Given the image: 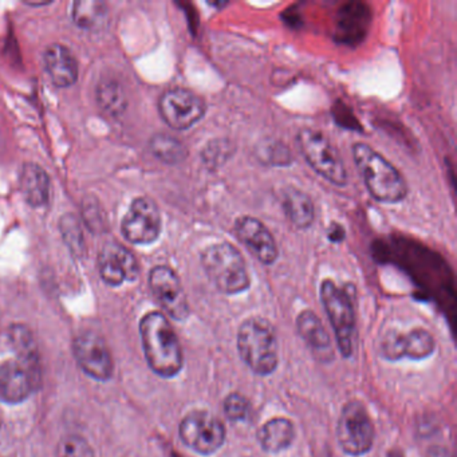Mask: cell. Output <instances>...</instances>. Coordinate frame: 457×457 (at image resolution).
Wrapping results in <instances>:
<instances>
[{"instance_id": "1", "label": "cell", "mask_w": 457, "mask_h": 457, "mask_svg": "<svg viewBox=\"0 0 457 457\" xmlns=\"http://www.w3.org/2000/svg\"><path fill=\"white\" fill-rule=\"evenodd\" d=\"M141 341L153 372L163 378H173L184 366L179 338L163 313H148L139 322Z\"/></svg>"}, {"instance_id": "2", "label": "cell", "mask_w": 457, "mask_h": 457, "mask_svg": "<svg viewBox=\"0 0 457 457\" xmlns=\"http://www.w3.org/2000/svg\"><path fill=\"white\" fill-rule=\"evenodd\" d=\"M353 158L365 185L374 200L397 204L408 194V184L401 172L365 142L353 145Z\"/></svg>"}, {"instance_id": "3", "label": "cell", "mask_w": 457, "mask_h": 457, "mask_svg": "<svg viewBox=\"0 0 457 457\" xmlns=\"http://www.w3.org/2000/svg\"><path fill=\"white\" fill-rule=\"evenodd\" d=\"M237 351L252 373L270 375L279 363L275 327L262 317L246 319L237 330Z\"/></svg>"}, {"instance_id": "4", "label": "cell", "mask_w": 457, "mask_h": 457, "mask_svg": "<svg viewBox=\"0 0 457 457\" xmlns=\"http://www.w3.org/2000/svg\"><path fill=\"white\" fill-rule=\"evenodd\" d=\"M201 265L208 279L225 295H237L251 286L247 264L231 243H213L201 252Z\"/></svg>"}, {"instance_id": "5", "label": "cell", "mask_w": 457, "mask_h": 457, "mask_svg": "<svg viewBox=\"0 0 457 457\" xmlns=\"http://www.w3.org/2000/svg\"><path fill=\"white\" fill-rule=\"evenodd\" d=\"M299 151L320 177L337 187H346L349 182L346 166L330 139L322 132L305 127L296 134Z\"/></svg>"}, {"instance_id": "6", "label": "cell", "mask_w": 457, "mask_h": 457, "mask_svg": "<svg viewBox=\"0 0 457 457\" xmlns=\"http://www.w3.org/2000/svg\"><path fill=\"white\" fill-rule=\"evenodd\" d=\"M319 296L329 317L337 345L344 358H350L354 351L356 314L349 292L338 287L332 279H325L319 289Z\"/></svg>"}, {"instance_id": "7", "label": "cell", "mask_w": 457, "mask_h": 457, "mask_svg": "<svg viewBox=\"0 0 457 457\" xmlns=\"http://www.w3.org/2000/svg\"><path fill=\"white\" fill-rule=\"evenodd\" d=\"M337 440L349 456H363L372 451L373 421L362 402L353 400L342 408L337 424Z\"/></svg>"}, {"instance_id": "8", "label": "cell", "mask_w": 457, "mask_h": 457, "mask_svg": "<svg viewBox=\"0 0 457 457\" xmlns=\"http://www.w3.org/2000/svg\"><path fill=\"white\" fill-rule=\"evenodd\" d=\"M179 433L182 443L201 456L222 449L227 430L222 421L207 411H194L181 420Z\"/></svg>"}, {"instance_id": "9", "label": "cell", "mask_w": 457, "mask_h": 457, "mask_svg": "<svg viewBox=\"0 0 457 457\" xmlns=\"http://www.w3.org/2000/svg\"><path fill=\"white\" fill-rule=\"evenodd\" d=\"M41 382L39 361L37 354L19 356L0 365V400L7 403H19L38 388Z\"/></svg>"}, {"instance_id": "10", "label": "cell", "mask_w": 457, "mask_h": 457, "mask_svg": "<svg viewBox=\"0 0 457 457\" xmlns=\"http://www.w3.org/2000/svg\"><path fill=\"white\" fill-rule=\"evenodd\" d=\"M158 111L168 126L187 130L203 120L207 113V102L192 90L175 87L161 96Z\"/></svg>"}, {"instance_id": "11", "label": "cell", "mask_w": 457, "mask_h": 457, "mask_svg": "<svg viewBox=\"0 0 457 457\" xmlns=\"http://www.w3.org/2000/svg\"><path fill=\"white\" fill-rule=\"evenodd\" d=\"M149 284L158 305L170 318L184 320L189 315V305L177 274L166 267H154L149 277Z\"/></svg>"}, {"instance_id": "12", "label": "cell", "mask_w": 457, "mask_h": 457, "mask_svg": "<svg viewBox=\"0 0 457 457\" xmlns=\"http://www.w3.org/2000/svg\"><path fill=\"white\" fill-rule=\"evenodd\" d=\"M125 237L136 244H151L161 232V215L148 197L136 199L123 222Z\"/></svg>"}, {"instance_id": "13", "label": "cell", "mask_w": 457, "mask_h": 457, "mask_svg": "<svg viewBox=\"0 0 457 457\" xmlns=\"http://www.w3.org/2000/svg\"><path fill=\"white\" fill-rule=\"evenodd\" d=\"M434 350L436 341L425 329H413L409 332H389L381 344L382 357L389 361L427 360Z\"/></svg>"}, {"instance_id": "14", "label": "cell", "mask_w": 457, "mask_h": 457, "mask_svg": "<svg viewBox=\"0 0 457 457\" xmlns=\"http://www.w3.org/2000/svg\"><path fill=\"white\" fill-rule=\"evenodd\" d=\"M74 356L84 373L97 381H108L113 372L109 349L96 332H82L74 341Z\"/></svg>"}, {"instance_id": "15", "label": "cell", "mask_w": 457, "mask_h": 457, "mask_svg": "<svg viewBox=\"0 0 457 457\" xmlns=\"http://www.w3.org/2000/svg\"><path fill=\"white\" fill-rule=\"evenodd\" d=\"M237 240L264 265H273L277 261V242L265 224L252 216H240L234 224Z\"/></svg>"}, {"instance_id": "16", "label": "cell", "mask_w": 457, "mask_h": 457, "mask_svg": "<svg viewBox=\"0 0 457 457\" xmlns=\"http://www.w3.org/2000/svg\"><path fill=\"white\" fill-rule=\"evenodd\" d=\"M98 267L102 279L111 286H120L125 280H136L139 263L130 251L117 243H108L99 252Z\"/></svg>"}, {"instance_id": "17", "label": "cell", "mask_w": 457, "mask_h": 457, "mask_svg": "<svg viewBox=\"0 0 457 457\" xmlns=\"http://www.w3.org/2000/svg\"><path fill=\"white\" fill-rule=\"evenodd\" d=\"M44 66L51 81L59 87L75 83L78 78V65L69 49L62 44H51L44 53Z\"/></svg>"}, {"instance_id": "18", "label": "cell", "mask_w": 457, "mask_h": 457, "mask_svg": "<svg viewBox=\"0 0 457 457\" xmlns=\"http://www.w3.org/2000/svg\"><path fill=\"white\" fill-rule=\"evenodd\" d=\"M296 332L319 358H329L332 354L330 335L314 311L305 310L296 317Z\"/></svg>"}, {"instance_id": "19", "label": "cell", "mask_w": 457, "mask_h": 457, "mask_svg": "<svg viewBox=\"0 0 457 457\" xmlns=\"http://www.w3.org/2000/svg\"><path fill=\"white\" fill-rule=\"evenodd\" d=\"M282 208L292 223L299 230H307L315 220V207L308 194L292 185L282 191Z\"/></svg>"}, {"instance_id": "20", "label": "cell", "mask_w": 457, "mask_h": 457, "mask_svg": "<svg viewBox=\"0 0 457 457\" xmlns=\"http://www.w3.org/2000/svg\"><path fill=\"white\" fill-rule=\"evenodd\" d=\"M258 440L264 452L270 455H277L289 449L294 443L295 427L289 418H271L258 432Z\"/></svg>"}, {"instance_id": "21", "label": "cell", "mask_w": 457, "mask_h": 457, "mask_svg": "<svg viewBox=\"0 0 457 457\" xmlns=\"http://www.w3.org/2000/svg\"><path fill=\"white\" fill-rule=\"evenodd\" d=\"M20 189L30 206H44L50 194V180L47 173L41 166L26 164L20 173Z\"/></svg>"}, {"instance_id": "22", "label": "cell", "mask_w": 457, "mask_h": 457, "mask_svg": "<svg viewBox=\"0 0 457 457\" xmlns=\"http://www.w3.org/2000/svg\"><path fill=\"white\" fill-rule=\"evenodd\" d=\"M151 145L153 153L168 164H179L188 154L182 142L168 134H157L153 137Z\"/></svg>"}, {"instance_id": "23", "label": "cell", "mask_w": 457, "mask_h": 457, "mask_svg": "<svg viewBox=\"0 0 457 457\" xmlns=\"http://www.w3.org/2000/svg\"><path fill=\"white\" fill-rule=\"evenodd\" d=\"M105 14V3L101 1H78L74 4V19L81 27L97 26Z\"/></svg>"}, {"instance_id": "24", "label": "cell", "mask_w": 457, "mask_h": 457, "mask_svg": "<svg viewBox=\"0 0 457 457\" xmlns=\"http://www.w3.org/2000/svg\"><path fill=\"white\" fill-rule=\"evenodd\" d=\"M98 99L99 104L111 113H118L125 106V98L120 84L113 81L101 83L98 89Z\"/></svg>"}, {"instance_id": "25", "label": "cell", "mask_w": 457, "mask_h": 457, "mask_svg": "<svg viewBox=\"0 0 457 457\" xmlns=\"http://www.w3.org/2000/svg\"><path fill=\"white\" fill-rule=\"evenodd\" d=\"M223 411L230 421L242 422L249 418L251 403L243 394L231 393L223 401Z\"/></svg>"}, {"instance_id": "26", "label": "cell", "mask_w": 457, "mask_h": 457, "mask_svg": "<svg viewBox=\"0 0 457 457\" xmlns=\"http://www.w3.org/2000/svg\"><path fill=\"white\" fill-rule=\"evenodd\" d=\"M56 457H96L89 443L80 436L65 437L56 448Z\"/></svg>"}, {"instance_id": "27", "label": "cell", "mask_w": 457, "mask_h": 457, "mask_svg": "<svg viewBox=\"0 0 457 457\" xmlns=\"http://www.w3.org/2000/svg\"><path fill=\"white\" fill-rule=\"evenodd\" d=\"M232 154V144L227 139H215L208 142L203 151L204 163L209 166H220Z\"/></svg>"}, {"instance_id": "28", "label": "cell", "mask_w": 457, "mask_h": 457, "mask_svg": "<svg viewBox=\"0 0 457 457\" xmlns=\"http://www.w3.org/2000/svg\"><path fill=\"white\" fill-rule=\"evenodd\" d=\"M265 152L270 154V161L273 165H287L291 163V153L287 148L275 142L273 146L267 148Z\"/></svg>"}, {"instance_id": "29", "label": "cell", "mask_w": 457, "mask_h": 457, "mask_svg": "<svg viewBox=\"0 0 457 457\" xmlns=\"http://www.w3.org/2000/svg\"><path fill=\"white\" fill-rule=\"evenodd\" d=\"M428 457H449L448 452L444 451V449H440V448H434L433 451H430L428 453Z\"/></svg>"}]
</instances>
